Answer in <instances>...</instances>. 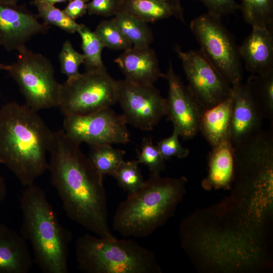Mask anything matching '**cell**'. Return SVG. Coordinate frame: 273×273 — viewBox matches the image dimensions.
<instances>
[{
  "label": "cell",
  "mask_w": 273,
  "mask_h": 273,
  "mask_svg": "<svg viewBox=\"0 0 273 273\" xmlns=\"http://www.w3.org/2000/svg\"><path fill=\"white\" fill-rule=\"evenodd\" d=\"M49 153L51 182L67 216L96 236L115 238L108 222L103 177L80 145L70 140L63 129L53 131Z\"/></svg>",
  "instance_id": "1"
},
{
  "label": "cell",
  "mask_w": 273,
  "mask_h": 273,
  "mask_svg": "<svg viewBox=\"0 0 273 273\" xmlns=\"http://www.w3.org/2000/svg\"><path fill=\"white\" fill-rule=\"evenodd\" d=\"M53 132L25 104L11 102L0 109V163L23 186L34 184L48 170Z\"/></svg>",
  "instance_id": "2"
},
{
  "label": "cell",
  "mask_w": 273,
  "mask_h": 273,
  "mask_svg": "<svg viewBox=\"0 0 273 273\" xmlns=\"http://www.w3.org/2000/svg\"><path fill=\"white\" fill-rule=\"evenodd\" d=\"M19 201L20 234L31 243L35 263L43 273H68L73 235L60 223L44 190L34 184L27 186Z\"/></svg>",
  "instance_id": "3"
},
{
  "label": "cell",
  "mask_w": 273,
  "mask_h": 273,
  "mask_svg": "<svg viewBox=\"0 0 273 273\" xmlns=\"http://www.w3.org/2000/svg\"><path fill=\"white\" fill-rule=\"evenodd\" d=\"M186 178L151 173L143 186L118 205L113 228L122 236L146 237L173 214L185 192Z\"/></svg>",
  "instance_id": "4"
},
{
  "label": "cell",
  "mask_w": 273,
  "mask_h": 273,
  "mask_svg": "<svg viewBox=\"0 0 273 273\" xmlns=\"http://www.w3.org/2000/svg\"><path fill=\"white\" fill-rule=\"evenodd\" d=\"M75 253L84 273H160L154 254L131 239H107L88 234L79 237Z\"/></svg>",
  "instance_id": "5"
},
{
  "label": "cell",
  "mask_w": 273,
  "mask_h": 273,
  "mask_svg": "<svg viewBox=\"0 0 273 273\" xmlns=\"http://www.w3.org/2000/svg\"><path fill=\"white\" fill-rule=\"evenodd\" d=\"M17 52L16 61L6 71L18 85L25 104L36 112L57 107L61 83L51 61L26 46Z\"/></svg>",
  "instance_id": "6"
},
{
  "label": "cell",
  "mask_w": 273,
  "mask_h": 273,
  "mask_svg": "<svg viewBox=\"0 0 273 273\" xmlns=\"http://www.w3.org/2000/svg\"><path fill=\"white\" fill-rule=\"evenodd\" d=\"M190 27L200 50L224 80L231 86L241 82L243 73L239 46L221 18L207 12L192 20Z\"/></svg>",
  "instance_id": "7"
},
{
  "label": "cell",
  "mask_w": 273,
  "mask_h": 273,
  "mask_svg": "<svg viewBox=\"0 0 273 273\" xmlns=\"http://www.w3.org/2000/svg\"><path fill=\"white\" fill-rule=\"evenodd\" d=\"M117 103V80L106 70L85 71L60 84L58 107L64 117L84 115Z\"/></svg>",
  "instance_id": "8"
},
{
  "label": "cell",
  "mask_w": 273,
  "mask_h": 273,
  "mask_svg": "<svg viewBox=\"0 0 273 273\" xmlns=\"http://www.w3.org/2000/svg\"><path fill=\"white\" fill-rule=\"evenodd\" d=\"M63 125L66 136L78 145L124 144L130 141L124 118L110 107L84 115L64 117Z\"/></svg>",
  "instance_id": "9"
},
{
  "label": "cell",
  "mask_w": 273,
  "mask_h": 273,
  "mask_svg": "<svg viewBox=\"0 0 273 273\" xmlns=\"http://www.w3.org/2000/svg\"><path fill=\"white\" fill-rule=\"evenodd\" d=\"M117 102L127 124L142 130H152L167 114V100L154 85L117 80Z\"/></svg>",
  "instance_id": "10"
},
{
  "label": "cell",
  "mask_w": 273,
  "mask_h": 273,
  "mask_svg": "<svg viewBox=\"0 0 273 273\" xmlns=\"http://www.w3.org/2000/svg\"><path fill=\"white\" fill-rule=\"evenodd\" d=\"M188 81L187 87L204 110L230 97L232 87L199 50L175 49Z\"/></svg>",
  "instance_id": "11"
},
{
  "label": "cell",
  "mask_w": 273,
  "mask_h": 273,
  "mask_svg": "<svg viewBox=\"0 0 273 273\" xmlns=\"http://www.w3.org/2000/svg\"><path fill=\"white\" fill-rule=\"evenodd\" d=\"M163 77L168 82L167 119L184 139L194 137L199 131L203 108L193 96L187 86L175 73L171 61Z\"/></svg>",
  "instance_id": "12"
},
{
  "label": "cell",
  "mask_w": 273,
  "mask_h": 273,
  "mask_svg": "<svg viewBox=\"0 0 273 273\" xmlns=\"http://www.w3.org/2000/svg\"><path fill=\"white\" fill-rule=\"evenodd\" d=\"M37 18L24 5L0 2V46L8 52L18 51L34 36L46 33L49 25Z\"/></svg>",
  "instance_id": "13"
},
{
  "label": "cell",
  "mask_w": 273,
  "mask_h": 273,
  "mask_svg": "<svg viewBox=\"0 0 273 273\" xmlns=\"http://www.w3.org/2000/svg\"><path fill=\"white\" fill-rule=\"evenodd\" d=\"M231 140L234 146L261 129L263 118L246 82L232 86Z\"/></svg>",
  "instance_id": "14"
},
{
  "label": "cell",
  "mask_w": 273,
  "mask_h": 273,
  "mask_svg": "<svg viewBox=\"0 0 273 273\" xmlns=\"http://www.w3.org/2000/svg\"><path fill=\"white\" fill-rule=\"evenodd\" d=\"M125 79L140 84L154 85L164 74L160 69L157 56L150 46L131 47L114 59Z\"/></svg>",
  "instance_id": "15"
},
{
  "label": "cell",
  "mask_w": 273,
  "mask_h": 273,
  "mask_svg": "<svg viewBox=\"0 0 273 273\" xmlns=\"http://www.w3.org/2000/svg\"><path fill=\"white\" fill-rule=\"evenodd\" d=\"M246 69L253 74L273 71V32L264 27H252L250 34L239 47Z\"/></svg>",
  "instance_id": "16"
},
{
  "label": "cell",
  "mask_w": 273,
  "mask_h": 273,
  "mask_svg": "<svg viewBox=\"0 0 273 273\" xmlns=\"http://www.w3.org/2000/svg\"><path fill=\"white\" fill-rule=\"evenodd\" d=\"M33 262L27 241L0 223V273H28Z\"/></svg>",
  "instance_id": "17"
},
{
  "label": "cell",
  "mask_w": 273,
  "mask_h": 273,
  "mask_svg": "<svg viewBox=\"0 0 273 273\" xmlns=\"http://www.w3.org/2000/svg\"><path fill=\"white\" fill-rule=\"evenodd\" d=\"M233 96L203 110L199 131L212 147L226 139L231 140Z\"/></svg>",
  "instance_id": "18"
},
{
  "label": "cell",
  "mask_w": 273,
  "mask_h": 273,
  "mask_svg": "<svg viewBox=\"0 0 273 273\" xmlns=\"http://www.w3.org/2000/svg\"><path fill=\"white\" fill-rule=\"evenodd\" d=\"M208 156L209 170L203 181L206 188H228L234 174V147L226 139L212 148Z\"/></svg>",
  "instance_id": "19"
},
{
  "label": "cell",
  "mask_w": 273,
  "mask_h": 273,
  "mask_svg": "<svg viewBox=\"0 0 273 273\" xmlns=\"http://www.w3.org/2000/svg\"><path fill=\"white\" fill-rule=\"evenodd\" d=\"M119 11L128 13L147 23L171 16L179 19L176 10L167 0H120Z\"/></svg>",
  "instance_id": "20"
},
{
  "label": "cell",
  "mask_w": 273,
  "mask_h": 273,
  "mask_svg": "<svg viewBox=\"0 0 273 273\" xmlns=\"http://www.w3.org/2000/svg\"><path fill=\"white\" fill-rule=\"evenodd\" d=\"M256 105L263 119H268L273 126V71L253 74L246 81Z\"/></svg>",
  "instance_id": "21"
},
{
  "label": "cell",
  "mask_w": 273,
  "mask_h": 273,
  "mask_svg": "<svg viewBox=\"0 0 273 273\" xmlns=\"http://www.w3.org/2000/svg\"><path fill=\"white\" fill-rule=\"evenodd\" d=\"M132 47L150 46L154 36L147 23L123 11H118L112 18Z\"/></svg>",
  "instance_id": "22"
},
{
  "label": "cell",
  "mask_w": 273,
  "mask_h": 273,
  "mask_svg": "<svg viewBox=\"0 0 273 273\" xmlns=\"http://www.w3.org/2000/svg\"><path fill=\"white\" fill-rule=\"evenodd\" d=\"M87 157L100 174L111 175L124 161L125 151L115 149L109 144L90 145Z\"/></svg>",
  "instance_id": "23"
},
{
  "label": "cell",
  "mask_w": 273,
  "mask_h": 273,
  "mask_svg": "<svg viewBox=\"0 0 273 273\" xmlns=\"http://www.w3.org/2000/svg\"><path fill=\"white\" fill-rule=\"evenodd\" d=\"M77 33L81 40L83 64L86 71L106 70L102 58V52L104 47L95 32L81 24Z\"/></svg>",
  "instance_id": "24"
},
{
  "label": "cell",
  "mask_w": 273,
  "mask_h": 273,
  "mask_svg": "<svg viewBox=\"0 0 273 273\" xmlns=\"http://www.w3.org/2000/svg\"><path fill=\"white\" fill-rule=\"evenodd\" d=\"M240 10L245 22L252 27L272 30L273 0H241Z\"/></svg>",
  "instance_id": "25"
},
{
  "label": "cell",
  "mask_w": 273,
  "mask_h": 273,
  "mask_svg": "<svg viewBox=\"0 0 273 273\" xmlns=\"http://www.w3.org/2000/svg\"><path fill=\"white\" fill-rule=\"evenodd\" d=\"M139 164L136 160H124L111 175L128 195L136 193L145 183Z\"/></svg>",
  "instance_id": "26"
},
{
  "label": "cell",
  "mask_w": 273,
  "mask_h": 273,
  "mask_svg": "<svg viewBox=\"0 0 273 273\" xmlns=\"http://www.w3.org/2000/svg\"><path fill=\"white\" fill-rule=\"evenodd\" d=\"M94 32L104 48L125 51L132 47L112 18L101 21Z\"/></svg>",
  "instance_id": "27"
},
{
  "label": "cell",
  "mask_w": 273,
  "mask_h": 273,
  "mask_svg": "<svg viewBox=\"0 0 273 273\" xmlns=\"http://www.w3.org/2000/svg\"><path fill=\"white\" fill-rule=\"evenodd\" d=\"M37 11L36 16L41 18L44 24L55 25L62 30L70 33L77 32L80 24L68 17L63 10L55 5L38 4L34 5Z\"/></svg>",
  "instance_id": "28"
},
{
  "label": "cell",
  "mask_w": 273,
  "mask_h": 273,
  "mask_svg": "<svg viewBox=\"0 0 273 273\" xmlns=\"http://www.w3.org/2000/svg\"><path fill=\"white\" fill-rule=\"evenodd\" d=\"M141 151L138 153L136 160L139 164L147 166L151 173L159 174L165 169V160L162 157L151 137H145L141 144Z\"/></svg>",
  "instance_id": "29"
},
{
  "label": "cell",
  "mask_w": 273,
  "mask_h": 273,
  "mask_svg": "<svg viewBox=\"0 0 273 273\" xmlns=\"http://www.w3.org/2000/svg\"><path fill=\"white\" fill-rule=\"evenodd\" d=\"M61 72L71 78L78 75L79 67L84 63V56L75 50L69 40L65 41L59 54Z\"/></svg>",
  "instance_id": "30"
},
{
  "label": "cell",
  "mask_w": 273,
  "mask_h": 273,
  "mask_svg": "<svg viewBox=\"0 0 273 273\" xmlns=\"http://www.w3.org/2000/svg\"><path fill=\"white\" fill-rule=\"evenodd\" d=\"M179 136L178 130L173 127L172 133L170 136L157 143L156 146L165 161L173 157L184 158L189 154V150L184 147L179 142Z\"/></svg>",
  "instance_id": "31"
},
{
  "label": "cell",
  "mask_w": 273,
  "mask_h": 273,
  "mask_svg": "<svg viewBox=\"0 0 273 273\" xmlns=\"http://www.w3.org/2000/svg\"><path fill=\"white\" fill-rule=\"evenodd\" d=\"M207 8L208 13L221 18L223 16L234 14L240 10V5L235 0H197Z\"/></svg>",
  "instance_id": "32"
},
{
  "label": "cell",
  "mask_w": 273,
  "mask_h": 273,
  "mask_svg": "<svg viewBox=\"0 0 273 273\" xmlns=\"http://www.w3.org/2000/svg\"><path fill=\"white\" fill-rule=\"evenodd\" d=\"M120 0H92L87 5V12L90 15L104 17L114 16L118 11Z\"/></svg>",
  "instance_id": "33"
},
{
  "label": "cell",
  "mask_w": 273,
  "mask_h": 273,
  "mask_svg": "<svg viewBox=\"0 0 273 273\" xmlns=\"http://www.w3.org/2000/svg\"><path fill=\"white\" fill-rule=\"evenodd\" d=\"M89 0H70L63 10L70 18L75 20L82 17L87 12V5Z\"/></svg>",
  "instance_id": "34"
},
{
  "label": "cell",
  "mask_w": 273,
  "mask_h": 273,
  "mask_svg": "<svg viewBox=\"0 0 273 273\" xmlns=\"http://www.w3.org/2000/svg\"><path fill=\"white\" fill-rule=\"evenodd\" d=\"M167 2L176 10L178 14L179 19L185 22L184 18L183 9L180 4V0H167Z\"/></svg>",
  "instance_id": "35"
},
{
  "label": "cell",
  "mask_w": 273,
  "mask_h": 273,
  "mask_svg": "<svg viewBox=\"0 0 273 273\" xmlns=\"http://www.w3.org/2000/svg\"><path fill=\"white\" fill-rule=\"evenodd\" d=\"M7 193L8 190L5 180L0 175V203L6 199Z\"/></svg>",
  "instance_id": "36"
},
{
  "label": "cell",
  "mask_w": 273,
  "mask_h": 273,
  "mask_svg": "<svg viewBox=\"0 0 273 273\" xmlns=\"http://www.w3.org/2000/svg\"><path fill=\"white\" fill-rule=\"evenodd\" d=\"M70 0H33L32 4L35 5L38 4H47L51 5H55L57 3H65Z\"/></svg>",
  "instance_id": "37"
},
{
  "label": "cell",
  "mask_w": 273,
  "mask_h": 273,
  "mask_svg": "<svg viewBox=\"0 0 273 273\" xmlns=\"http://www.w3.org/2000/svg\"><path fill=\"white\" fill-rule=\"evenodd\" d=\"M19 0H0V2L6 4H17Z\"/></svg>",
  "instance_id": "38"
},
{
  "label": "cell",
  "mask_w": 273,
  "mask_h": 273,
  "mask_svg": "<svg viewBox=\"0 0 273 273\" xmlns=\"http://www.w3.org/2000/svg\"><path fill=\"white\" fill-rule=\"evenodd\" d=\"M8 65H5L0 62V70H4L6 71Z\"/></svg>",
  "instance_id": "39"
},
{
  "label": "cell",
  "mask_w": 273,
  "mask_h": 273,
  "mask_svg": "<svg viewBox=\"0 0 273 273\" xmlns=\"http://www.w3.org/2000/svg\"><path fill=\"white\" fill-rule=\"evenodd\" d=\"M0 97H1V91H0Z\"/></svg>",
  "instance_id": "40"
}]
</instances>
